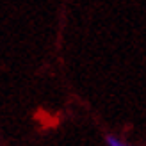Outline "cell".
Here are the masks:
<instances>
[{
    "instance_id": "obj_1",
    "label": "cell",
    "mask_w": 146,
    "mask_h": 146,
    "mask_svg": "<svg viewBox=\"0 0 146 146\" xmlns=\"http://www.w3.org/2000/svg\"><path fill=\"white\" fill-rule=\"evenodd\" d=\"M32 119L34 121H38L39 123V130H54L61 125V121H62V114L61 112H48L46 109H43V107H38L36 111L32 112Z\"/></svg>"
},
{
    "instance_id": "obj_2",
    "label": "cell",
    "mask_w": 146,
    "mask_h": 146,
    "mask_svg": "<svg viewBox=\"0 0 146 146\" xmlns=\"http://www.w3.org/2000/svg\"><path fill=\"white\" fill-rule=\"evenodd\" d=\"M105 144L107 146H132V144H127L123 139H119L118 135H112V134H105Z\"/></svg>"
}]
</instances>
